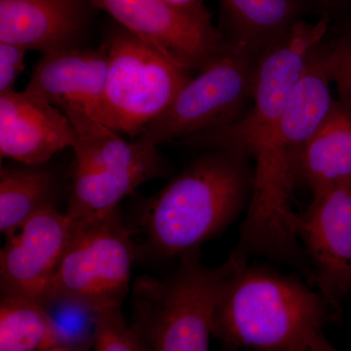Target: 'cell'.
I'll return each mask as SVG.
<instances>
[{
    "mask_svg": "<svg viewBox=\"0 0 351 351\" xmlns=\"http://www.w3.org/2000/svg\"><path fill=\"white\" fill-rule=\"evenodd\" d=\"M295 230L314 285L341 318L351 295V179L313 193Z\"/></svg>",
    "mask_w": 351,
    "mask_h": 351,
    "instance_id": "cell-10",
    "label": "cell"
},
{
    "mask_svg": "<svg viewBox=\"0 0 351 351\" xmlns=\"http://www.w3.org/2000/svg\"><path fill=\"white\" fill-rule=\"evenodd\" d=\"M77 343L71 341L41 302L1 295L0 351H45Z\"/></svg>",
    "mask_w": 351,
    "mask_h": 351,
    "instance_id": "cell-18",
    "label": "cell"
},
{
    "mask_svg": "<svg viewBox=\"0 0 351 351\" xmlns=\"http://www.w3.org/2000/svg\"><path fill=\"white\" fill-rule=\"evenodd\" d=\"M316 61L334 83L339 93V100L351 105V36H343L327 40L326 38L313 52Z\"/></svg>",
    "mask_w": 351,
    "mask_h": 351,
    "instance_id": "cell-21",
    "label": "cell"
},
{
    "mask_svg": "<svg viewBox=\"0 0 351 351\" xmlns=\"http://www.w3.org/2000/svg\"><path fill=\"white\" fill-rule=\"evenodd\" d=\"M89 2L191 75L206 68L225 49V41L205 6L186 8L166 0Z\"/></svg>",
    "mask_w": 351,
    "mask_h": 351,
    "instance_id": "cell-9",
    "label": "cell"
},
{
    "mask_svg": "<svg viewBox=\"0 0 351 351\" xmlns=\"http://www.w3.org/2000/svg\"><path fill=\"white\" fill-rule=\"evenodd\" d=\"M163 278L143 276L132 286V326L154 351H210L214 313L221 284L237 265L207 267L200 249L184 254Z\"/></svg>",
    "mask_w": 351,
    "mask_h": 351,
    "instance_id": "cell-4",
    "label": "cell"
},
{
    "mask_svg": "<svg viewBox=\"0 0 351 351\" xmlns=\"http://www.w3.org/2000/svg\"><path fill=\"white\" fill-rule=\"evenodd\" d=\"M221 38L260 57L291 31L300 0H219Z\"/></svg>",
    "mask_w": 351,
    "mask_h": 351,
    "instance_id": "cell-15",
    "label": "cell"
},
{
    "mask_svg": "<svg viewBox=\"0 0 351 351\" xmlns=\"http://www.w3.org/2000/svg\"><path fill=\"white\" fill-rule=\"evenodd\" d=\"M91 345L92 341L91 343H89V341H80V343H76L73 351H89V348Z\"/></svg>",
    "mask_w": 351,
    "mask_h": 351,
    "instance_id": "cell-24",
    "label": "cell"
},
{
    "mask_svg": "<svg viewBox=\"0 0 351 351\" xmlns=\"http://www.w3.org/2000/svg\"><path fill=\"white\" fill-rule=\"evenodd\" d=\"M75 346H76V343H75V345L59 346V348H52V350H45V351H73V350H75Z\"/></svg>",
    "mask_w": 351,
    "mask_h": 351,
    "instance_id": "cell-25",
    "label": "cell"
},
{
    "mask_svg": "<svg viewBox=\"0 0 351 351\" xmlns=\"http://www.w3.org/2000/svg\"><path fill=\"white\" fill-rule=\"evenodd\" d=\"M329 25L327 16L314 23L298 21L286 36L258 58L251 106L244 114L226 125L184 138V144L201 151L239 152L251 160L282 117L311 55L327 38Z\"/></svg>",
    "mask_w": 351,
    "mask_h": 351,
    "instance_id": "cell-5",
    "label": "cell"
},
{
    "mask_svg": "<svg viewBox=\"0 0 351 351\" xmlns=\"http://www.w3.org/2000/svg\"><path fill=\"white\" fill-rule=\"evenodd\" d=\"M325 1H326V0H325Z\"/></svg>",
    "mask_w": 351,
    "mask_h": 351,
    "instance_id": "cell-28",
    "label": "cell"
},
{
    "mask_svg": "<svg viewBox=\"0 0 351 351\" xmlns=\"http://www.w3.org/2000/svg\"><path fill=\"white\" fill-rule=\"evenodd\" d=\"M307 351H308V350H307Z\"/></svg>",
    "mask_w": 351,
    "mask_h": 351,
    "instance_id": "cell-29",
    "label": "cell"
},
{
    "mask_svg": "<svg viewBox=\"0 0 351 351\" xmlns=\"http://www.w3.org/2000/svg\"><path fill=\"white\" fill-rule=\"evenodd\" d=\"M258 58L226 44L223 52L181 88L137 140L157 147L239 119L252 101Z\"/></svg>",
    "mask_w": 351,
    "mask_h": 351,
    "instance_id": "cell-8",
    "label": "cell"
},
{
    "mask_svg": "<svg viewBox=\"0 0 351 351\" xmlns=\"http://www.w3.org/2000/svg\"><path fill=\"white\" fill-rule=\"evenodd\" d=\"M253 166L239 152L210 149L145 200L138 226L151 253L179 258L214 239L248 208Z\"/></svg>",
    "mask_w": 351,
    "mask_h": 351,
    "instance_id": "cell-3",
    "label": "cell"
},
{
    "mask_svg": "<svg viewBox=\"0 0 351 351\" xmlns=\"http://www.w3.org/2000/svg\"><path fill=\"white\" fill-rule=\"evenodd\" d=\"M107 69L105 43L99 49L76 46L45 53L25 90L63 112L82 110L100 120Z\"/></svg>",
    "mask_w": 351,
    "mask_h": 351,
    "instance_id": "cell-13",
    "label": "cell"
},
{
    "mask_svg": "<svg viewBox=\"0 0 351 351\" xmlns=\"http://www.w3.org/2000/svg\"><path fill=\"white\" fill-rule=\"evenodd\" d=\"M89 0H0V43L43 54L76 47Z\"/></svg>",
    "mask_w": 351,
    "mask_h": 351,
    "instance_id": "cell-14",
    "label": "cell"
},
{
    "mask_svg": "<svg viewBox=\"0 0 351 351\" xmlns=\"http://www.w3.org/2000/svg\"><path fill=\"white\" fill-rule=\"evenodd\" d=\"M345 32L351 36V12L348 15V19H346Z\"/></svg>",
    "mask_w": 351,
    "mask_h": 351,
    "instance_id": "cell-26",
    "label": "cell"
},
{
    "mask_svg": "<svg viewBox=\"0 0 351 351\" xmlns=\"http://www.w3.org/2000/svg\"><path fill=\"white\" fill-rule=\"evenodd\" d=\"M300 184L311 193L351 179V105L339 100L309 138L300 158Z\"/></svg>",
    "mask_w": 351,
    "mask_h": 351,
    "instance_id": "cell-16",
    "label": "cell"
},
{
    "mask_svg": "<svg viewBox=\"0 0 351 351\" xmlns=\"http://www.w3.org/2000/svg\"><path fill=\"white\" fill-rule=\"evenodd\" d=\"M94 351H154L133 326L127 323L121 307L94 314Z\"/></svg>",
    "mask_w": 351,
    "mask_h": 351,
    "instance_id": "cell-20",
    "label": "cell"
},
{
    "mask_svg": "<svg viewBox=\"0 0 351 351\" xmlns=\"http://www.w3.org/2000/svg\"><path fill=\"white\" fill-rule=\"evenodd\" d=\"M329 78L313 52L269 140L252 156L253 189L239 230V245L263 257L290 255L299 247L295 189L300 158L334 105Z\"/></svg>",
    "mask_w": 351,
    "mask_h": 351,
    "instance_id": "cell-1",
    "label": "cell"
},
{
    "mask_svg": "<svg viewBox=\"0 0 351 351\" xmlns=\"http://www.w3.org/2000/svg\"><path fill=\"white\" fill-rule=\"evenodd\" d=\"M223 351H239V350H232V348H223Z\"/></svg>",
    "mask_w": 351,
    "mask_h": 351,
    "instance_id": "cell-27",
    "label": "cell"
},
{
    "mask_svg": "<svg viewBox=\"0 0 351 351\" xmlns=\"http://www.w3.org/2000/svg\"><path fill=\"white\" fill-rule=\"evenodd\" d=\"M105 44L108 69L100 120L117 133L138 138L193 75L123 27Z\"/></svg>",
    "mask_w": 351,
    "mask_h": 351,
    "instance_id": "cell-7",
    "label": "cell"
},
{
    "mask_svg": "<svg viewBox=\"0 0 351 351\" xmlns=\"http://www.w3.org/2000/svg\"><path fill=\"white\" fill-rule=\"evenodd\" d=\"M75 228L66 212L50 206L5 237L0 251L1 295L27 298L43 304Z\"/></svg>",
    "mask_w": 351,
    "mask_h": 351,
    "instance_id": "cell-11",
    "label": "cell"
},
{
    "mask_svg": "<svg viewBox=\"0 0 351 351\" xmlns=\"http://www.w3.org/2000/svg\"><path fill=\"white\" fill-rule=\"evenodd\" d=\"M75 141L73 125L60 108L25 90L0 93L1 157L43 165Z\"/></svg>",
    "mask_w": 351,
    "mask_h": 351,
    "instance_id": "cell-12",
    "label": "cell"
},
{
    "mask_svg": "<svg viewBox=\"0 0 351 351\" xmlns=\"http://www.w3.org/2000/svg\"><path fill=\"white\" fill-rule=\"evenodd\" d=\"M175 5L186 7V8H200L204 7V0H166Z\"/></svg>",
    "mask_w": 351,
    "mask_h": 351,
    "instance_id": "cell-23",
    "label": "cell"
},
{
    "mask_svg": "<svg viewBox=\"0 0 351 351\" xmlns=\"http://www.w3.org/2000/svg\"><path fill=\"white\" fill-rule=\"evenodd\" d=\"M154 169H92L73 165L66 214L83 223L117 209L124 197L145 182L163 177Z\"/></svg>",
    "mask_w": 351,
    "mask_h": 351,
    "instance_id": "cell-17",
    "label": "cell"
},
{
    "mask_svg": "<svg viewBox=\"0 0 351 351\" xmlns=\"http://www.w3.org/2000/svg\"><path fill=\"white\" fill-rule=\"evenodd\" d=\"M234 257L214 313L213 337L223 348L307 351L325 326L341 319L308 282Z\"/></svg>",
    "mask_w": 351,
    "mask_h": 351,
    "instance_id": "cell-2",
    "label": "cell"
},
{
    "mask_svg": "<svg viewBox=\"0 0 351 351\" xmlns=\"http://www.w3.org/2000/svg\"><path fill=\"white\" fill-rule=\"evenodd\" d=\"M308 351H339L337 350L336 348H334L330 343V341H328L326 338H325L324 334L321 332V334L318 335L313 343H311V348H309Z\"/></svg>",
    "mask_w": 351,
    "mask_h": 351,
    "instance_id": "cell-22",
    "label": "cell"
},
{
    "mask_svg": "<svg viewBox=\"0 0 351 351\" xmlns=\"http://www.w3.org/2000/svg\"><path fill=\"white\" fill-rule=\"evenodd\" d=\"M137 247L119 208L75 223L43 304H66L95 313L121 307L130 291Z\"/></svg>",
    "mask_w": 351,
    "mask_h": 351,
    "instance_id": "cell-6",
    "label": "cell"
},
{
    "mask_svg": "<svg viewBox=\"0 0 351 351\" xmlns=\"http://www.w3.org/2000/svg\"><path fill=\"white\" fill-rule=\"evenodd\" d=\"M55 188L54 174L43 165L1 168L0 232L4 237L12 234L41 210L54 206Z\"/></svg>",
    "mask_w": 351,
    "mask_h": 351,
    "instance_id": "cell-19",
    "label": "cell"
}]
</instances>
